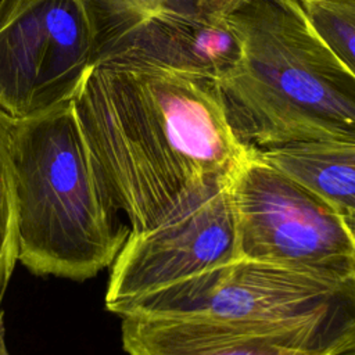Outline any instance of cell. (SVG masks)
Returning a JSON list of instances; mask_svg holds the SVG:
<instances>
[{
  "instance_id": "6da1fadb",
  "label": "cell",
  "mask_w": 355,
  "mask_h": 355,
  "mask_svg": "<svg viewBox=\"0 0 355 355\" xmlns=\"http://www.w3.org/2000/svg\"><path fill=\"white\" fill-rule=\"evenodd\" d=\"M93 168L130 233L227 183L250 147L232 132L216 80L101 49L73 98Z\"/></svg>"
},
{
  "instance_id": "7a4b0ae2",
  "label": "cell",
  "mask_w": 355,
  "mask_h": 355,
  "mask_svg": "<svg viewBox=\"0 0 355 355\" xmlns=\"http://www.w3.org/2000/svg\"><path fill=\"white\" fill-rule=\"evenodd\" d=\"M240 43L216 80L227 123L251 148L355 143V78L312 28L300 0H198Z\"/></svg>"
},
{
  "instance_id": "3957f363",
  "label": "cell",
  "mask_w": 355,
  "mask_h": 355,
  "mask_svg": "<svg viewBox=\"0 0 355 355\" xmlns=\"http://www.w3.org/2000/svg\"><path fill=\"white\" fill-rule=\"evenodd\" d=\"M11 158L18 262L72 282L110 268L130 227L93 168L73 103L14 119Z\"/></svg>"
},
{
  "instance_id": "277c9868",
  "label": "cell",
  "mask_w": 355,
  "mask_h": 355,
  "mask_svg": "<svg viewBox=\"0 0 355 355\" xmlns=\"http://www.w3.org/2000/svg\"><path fill=\"white\" fill-rule=\"evenodd\" d=\"M125 315L197 318L277 329L355 327V279L331 280L237 258L146 295Z\"/></svg>"
},
{
  "instance_id": "5b68a950",
  "label": "cell",
  "mask_w": 355,
  "mask_h": 355,
  "mask_svg": "<svg viewBox=\"0 0 355 355\" xmlns=\"http://www.w3.org/2000/svg\"><path fill=\"white\" fill-rule=\"evenodd\" d=\"M239 258L331 280L355 279V233L322 198L255 148L230 180Z\"/></svg>"
},
{
  "instance_id": "8992f818",
  "label": "cell",
  "mask_w": 355,
  "mask_h": 355,
  "mask_svg": "<svg viewBox=\"0 0 355 355\" xmlns=\"http://www.w3.org/2000/svg\"><path fill=\"white\" fill-rule=\"evenodd\" d=\"M97 55L83 0H0V110L11 118L73 101Z\"/></svg>"
},
{
  "instance_id": "52a82bcc",
  "label": "cell",
  "mask_w": 355,
  "mask_h": 355,
  "mask_svg": "<svg viewBox=\"0 0 355 355\" xmlns=\"http://www.w3.org/2000/svg\"><path fill=\"white\" fill-rule=\"evenodd\" d=\"M230 180L162 223L129 233L110 266V312L121 318L146 295L239 258Z\"/></svg>"
},
{
  "instance_id": "ba28073f",
  "label": "cell",
  "mask_w": 355,
  "mask_h": 355,
  "mask_svg": "<svg viewBox=\"0 0 355 355\" xmlns=\"http://www.w3.org/2000/svg\"><path fill=\"white\" fill-rule=\"evenodd\" d=\"M128 355H340L355 351V327H262L212 319L125 315Z\"/></svg>"
},
{
  "instance_id": "9c48e42d",
  "label": "cell",
  "mask_w": 355,
  "mask_h": 355,
  "mask_svg": "<svg viewBox=\"0 0 355 355\" xmlns=\"http://www.w3.org/2000/svg\"><path fill=\"white\" fill-rule=\"evenodd\" d=\"M105 47L214 80L227 73L240 58V43L220 15L200 8L178 11L168 6L118 33L100 50Z\"/></svg>"
},
{
  "instance_id": "30bf717a",
  "label": "cell",
  "mask_w": 355,
  "mask_h": 355,
  "mask_svg": "<svg viewBox=\"0 0 355 355\" xmlns=\"http://www.w3.org/2000/svg\"><path fill=\"white\" fill-rule=\"evenodd\" d=\"M255 150L329 204L355 233V143L305 141Z\"/></svg>"
},
{
  "instance_id": "8fae6325",
  "label": "cell",
  "mask_w": 355,
  "mask_h": 355,
  "mask_svg": "<svg viewBox=\"0 0 355 355\" xmlns=\"http://www.w3.org/2000/svg\"><path fill=\"white\" fill-rule=\"evenodd\" d=\"M14 118L0 110V300L18 262L17 200L11 158Z\"/></svg>"
},
{
  "instance_id": "7c38bea8",
  "label": "cell",
  "mask_w": 355,
  "mask_h": 355,
  "mask_svg": "<svg viewBox=\"0 0 355 355\" xmlns=\"http://www.w3.org/2000/svg\"><path fill=\"white\" fill-rule=\"evenodd\" d=\"M312 28L355 78V0H300Z\"/></svg>"
},
{
  "instance_id": "4fadbf2b",
  "label": "cell",
  "mask_w": 355,
  "mask_h": 355,
  "mask_svg": "<svg viewBox=\"0 0 355 355\" xmlns=\"http://www.w3.org/2000/svg\"><path fill=\"white\" fill-rule=\"evenodd\" d=\"M96 25L100 47L118 33L166 7V0H83Z\"/></svg>"
},
{
  "instance_id": "5bb4252c",
  "label": "cell",
  "mask_w": 355,
  "mask_h": 355,
  "mask_svg": "<svg viewBox=\"0 0 355 355\" xmlns=\"http://www.w3.org/2000/svg\"><path fill=\"white\" fill-rule=\"evenodd\" d=\"M0 355H11L7 340H6V326H4V313L0 309Z\"/></svg>"
},
{
  "instance_id": "9a60e30c",
  "label": "cell",
  "mask_w": 355,
  "mask_h": 355,
  "mask_svg": "<svg viewBox=\"0 0 355 355\" xmlns=\"http://www.w3.org/2000/svg\"><path fill=\"white\" fill-rule=\"evenodd\" d=\"M340 355H355V351H351V352H344V354H340Z\"/></svg>"
}]
</instances>
